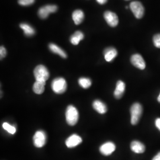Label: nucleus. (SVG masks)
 I'll return each instance as SVG.
<instances>
[{"label": "nucleus", "mask_w": 160, "mask_h": 160, "mask_svg": "<svg viewBox=\"0 0 160 160\" xmlns=\"http://www.w3.org/2000/svg\"><path fill=\"white\" fill-rule=\"evenodd\" d=\"M66 121L70 126H74L79 119V113L77 109L74 106L69 105L66 110L65 112Z\"/></svg>", "instance_id": "1"}, {"label": "nucleus", "mask_w": 160, "mask_h": 160, "mask_svg": "<svg viewBox=\"0 0 160 160\" xmlns=\"http://www.w3.org/2000/svg\"><path fill=\"white\" fill-rule=\"evenodd\" d=\"M130 112H131V124L132 125H136L138 123L142 114V112H143L142 106L140 103H134L132 104Z\"/></svg>", "instance_id": "2"}, {"label": "nucleus", "mask_w": 160, "mask_h": 160, "mask_svg": "<svg viewBox=\"0 0 160 160\" xmlns=\"http://www.w3.org/2000/svg\"><path fill=\"white\" fill-rule=\"evenodd\" d=\"M34 75L36 81L45 82L49 79L50 74L48 69L44 65H38L34 70Z\"/></svg>", "instance_id": "3"}, {"label": "nucleus", "mask_w": 160, "mask_h": 160, "mask_svg": "<svg viewBox=\"0 0 160 160\" xmlns=\"http://www.w3.org/2000/svg\"><path fill=\"white\" fill-rule=\"evenodd\" d=\"M51 87L52 90L55 93L62 94L67 90V84L63 78L58 77L52 81Z\"/></svg>", "instance_id": "4"}, {"label": "nucleus", "mask_w": 160, "mask_h": 160, "mask_svg": "<svg viewBox=\"0 0 160 160\" xmlns=\"http://www.w3.org/2000/svg\"><path fill=\"white\" fill-rule=\"evenodd\" d=\"M33 139L34 146L37 148H42L46 143V132L41 130L38 131L34 133Z\"/></svg>", "instance_id": "5"}, {"label": "nucleus", "mask_w": 160, "mask_h": 160, "mask_svg": "<svg viewBox=\"0 0 160 160\" xmlns=\"http://www.w3.org/2000/svg\"><path fill=\"white\" fill-rule=\"evenodd\" d=\"M130 8L134 16L137 18H141L144 14V8L141 2L139 1H133L130 4Z\"/></svg>", "instance_id": "6"}, {"label": "nucleus", "mask_w": 160, "mask_h": 160, "mask_svg": "<svg viewBox=\"0 0 160 160\" xmlns=\"http://www.w3.org/2000/svg\"><path fill=\"white\" fill-rule=\"evenodd\" d=\"M58 7L55 5H46L42 7L38 11V15L40 18L45 19L49 16V14L57 11Z\"/></svg>", "instance_id": "7"}, {"label": "nucleus", "mask_w": 160, "mask_h": 160, "mask_svg": "<svg viewBox=\"0 0 160 160\" xmlns=\"http://www.w3.org/2000/svg\"><path fill=\"white\" fill-rule=\"evenodd\" d=\"M104 17L106 22L111 27H116L119 23L118 16L113 12L107 11L104 14Z\"/></svg>", "instance_id": "8"}, {"label": "nucleus", "mask_w": 160, "mask_h": 160, "mask_svg": "<svg viewBox=\"0 0 160 160\" xmlns=\"http://www.w3.org/2000/svg\"><path fill=\"white\" fill-rule=\"evenodd\" d=\"M116 149V145L112 142H107L101 145L100 147V152L101 154L108 156L112 154Z\"/></svg>", "instance_id": "9"}, {"label": "nucleus", "mask_w": 160, "mask_h": 160, "mask_svg": "<svg viewBox=\"0 0 160 160\" xmlns=\"http://www.w3.org/2000/svg\"><path fill=\"white\" fill-rule=\"evenodd\" d=\"M82 141V138L77 134H73L69 137L65 141L67 147L69 148H74L81 143Z\"/></svg>", "instance_id": "10"}, {"label": "nucleus", "mask_w": 160, "mask_h": 160, "mask_svg": "<svg viewBox=\"0 0 160 160\" xmlns=\"http://www.w3.org/2000/svg\"><path fill=\"white\" fill-rule=\"evenodd\" d=\"M131 61L133 66L140 69H143L146 67L143 58L139 54L133 55L131 58Z\"/></svg>", "instance_id": "11"}, {"label": "nucleus", "mask_w": 160, "mask_h": 160, "mask_svg": "<svg viewBox=\"0 0 160 160\" xmlns=\"http://www.w3.org/2000/svg\"><path fill=\"white\" fill-rule=\"evenodd\" d=\"M125 91V84L122 81H118L116 83V89L114 92V96L116 98L119 99L123 96Z\"/></svg>", "instance_id": "12"}, {"label": "nucleus", "mask_w": 160, "mask_h": 160, "mask_svg": "<svg viewBox=\"0 0 160 160\" xmlns=\"http://www.w3.org/2000/svg\"><path fill=\"white\" fill-rule=\"evenodd\" d=\"M92 107L100 114H104L108 111L107 106L103 102L99 100H96L93 102Z\"/></svg>", "instance_id": "13"}, {"label": "nucleus", "mask_w": 160, "mask_h": 160, "mask_svg": "<svg viewBox=\"0 0 160 160\" xmlns=\"http://www.w3.org/2000/svg\"><path fill=\"white\" fill-rule=\"evenodd\" d=\"M131 149L137 154H142L145 151V146L138 141H133L131 143Z\"/></svg>", "instance_id": "14"}, {"label": "nucleus", "mask_w": 160, "mask_h": 160, "mask_svg": "<svg viewBox=\"0 0 160 160\" xmlns=\"http://www.w3.org/2000/svg\"><path fill=\"white\" fill-rule=\"evenodd\" d=\"M104 58L106 61L110 62L113 61L118 55V52L114 48H108L104 52Z\"/></svg>", "instance_id": "15"}, {"label": "nucleus", "mask_w": 160, "mask_h": 160, "mask_svg": "<svg viewBox=\"0 0 160 160\" xmlns=\"http://www.w3.org/2000/svg\"><path fill=\"white\" fill-rule=\"evenodd\" d=\"M49 48L50 49V51L53 52V53H56L58 54V55H59L60 57H61L63 58H67V55L66 53V52L63 51V49H62L60 47L57 45L56 44L54 43H50L49 45Z\"/></svg>", "instance_id": "16"}, {"label": "nucleus", "mask_w": 160, "mask_h": 160, "mask_svg": "<svg viewBox=\"0 0 160 160\" xmlns=\"http://www.w3.org/2000/svg\"><path fill=\"white\" fill-rule=\"evenodd\" d=\"M72 19L76 25H78L82 22L84 18V12L81 10H77L72 13Z\"/></svg>", "instance_id": "17"}, {"label": "nucleus", "mask_w": 160, "mask_h": 160, "mask_svg": "<svg viewBox=\"0 0 160 160\" xmlns=\"http://www.w3.org/2000/svg\"><path fill=\"white\" fill-rule=\"evenodd\" d=\"M84 38V34L81 31H77L70 38V42L74 45H77L81 40Z\"/></svg>", "instance_id": "18"}, {"label": "nucleus", "mask_w": 160, "mask_h": 160, "mask_svg": "<svg viewBox=\"0 0 160 160\" xmlns=\"http://www.w3.org/2000/svg\"><path fill=\"white\" fill-rule=\"evenodd\" d=\"M46 84L45 82H42L36 81L33 86V90L34 93L37 94H41L45 91V86Z\"/></svg>", "instance_id": "19"}, {"label": "nucleus", "mask_w": 160, "mask_h": 160, "mask_svg": "<svg viewBox=\"0 0 160 160\" xmlns=\"http://www.w3.org/2000/svg\"><path fill=\"white\" fill-rule=\"evenodd\" d=\"M20 27L23 30L24 33L26 36H32L35 34L34 28L27 23L20 24Z\"/></svg>", "instance_id": "20"}, {"label": "nucleus", "mask_w": 160, "mask_h": 160, "mask_svg": "<svg viewBox=\"0 0 160 160\" xmlns=\"http://www.w3.org/2000/svg\"><path fill=\"white\" fill-rule=\"evenodd\" d=\"M92 81L90 79L85 77H81L78 80V84L83 88H88L92 86Z\"/></svg>", "instance_id": "21"}, {"label": "nucleus", "mask_w": 160, "mask_h": 160, "mask_svg": "<svg viewBox=\"0 0 160 160\" xmlns=\"http://www.w3.org/2000/svg\"><path fill=\"white\" fill-rule=\"evenodd\" d=\"M2 128L6 131L8 132L9 133L13 135L16 132V128L15 126H12L7 122H4L2 124Z\"/></svg>", "instance_id": "22"}, {"label": "nucleus", "mask_w": 160, "mask_h": 160, "mask_svg": "<svg viewBox=\"0 0 160 160\" xmlns=\"http://www.w3.org/2000/svg\"><path fill=\"white\" fill-rule=\"evenodd\" d=\"M35 0H18V2L22 6H29L33 4Z\"/></svg>", "instance_id": "23"}, {"label": "nucleus", "mask_w": 160, "mask_h": 160, "mask_svg": "<svg viewBox=\"0 0 160 160\" xmlns=\"http://www.w3.org/2000/svg\"><path fill=\"white\" fill-rule=\"evenodd\" d=\"M153 42L155 46L160 48V34H155L153 38Z\"/></svg>", "instance_id": "24"}, {"label": "nucleus", "mask_w": 160, "mask_h": 160, "mask_svg": "<svg viewBox=\"0 0 160 160\" xmlns=\"http://www.w3.org/2000/svg\"><path fill=\"white\" fill-rule=\"evenodd\" d=\"M7 55V51L6 49L4 46H1L0 48V58L2 59L6 57Z\"/></svg>", "instance_id": "25"}, {"label": "nucleus", "mask_w": 160, "mask_h": 160, "mask_svg": "<svg viewBox=\"0 0 160 160\" xmlns=\"http://www.w3.org/2000/svg\"><path fill=\"white\" fill-rule=\"evenodd\" d=\"M155 126L158 128V129L160 131V118H157L155 122Z\"/></svg>", "instance_id": "26"}, {"label": "nucleus", "mask_w": 160, "mask_h": 160, "mask_svg": "<svg viewBox=\"0 0 160 160\" xmlns=\"http://www.w3.org/2000/svg\"><path fill=\"white\" fill-rule=\"evenodd\" d=\"M96 1H97V2L100 4H104L108 1V0H96Z\"/></svg>", "instance_id": "27"}, {"label": "nucleus", "mask_w": 160, "mask_h": 160, "mask_svg": "<svg viewBox=\"0 0 160 160\" xmlns=\"http://www.w3.org/2000/svg\"><path fill=\"white\" fill-rule=\"evenodd\" d=\"M152 160H160V152L156 155Z\"/></svg>", "instance_id": "28"}, {"label": "nucleus", "mask_w": 160, "mask_h": 160, "mask_svg": "<svg viewBox=\"0 0 160 160\" xmlns=\"http://www.w3.org/2000/svg\"><path fill=\"white\" fill-rule=\"evenodd\" d=\"M157 100H158V102L159 103H160V95H159V96L158 97V98H157Z\"/></svg>", "instance_id": "29"}, {"label": "nucleus", "mask_w": 160, "mask_h": 160, "mask_svg": "<svg viewBox=\"0 0 160 160\" xmlns=\"http://www.w3.org/2000/svg\"><path fill=\"white\" fill-rule=\"evenodd\" d=\"M126 1H129V0H126Z\"/></svg>", "instance_id": "30"}]
</instances>
